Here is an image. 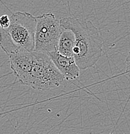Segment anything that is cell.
<instances>
[{"instance_id": "cell-5", "label": "cell", "mask_w": 130, "mask_h": 134, "mask_svg": "<svg viewBox=\"0 0 130 134\" xmlns=\"http://www.w3.org/2000/svg\"><path fill=\"white\" fill-rule=\"evenodd\" d=\"M55 66L66 80H75L80 76V68L73 57L61 55L58 51L48 54Z\"/></svg>"}, {"instance_id": "cell-7", "label": "cell", "mask_w": 130, "mask_h": 134, "mask_svg": "<svg viewBox=\"0 0 130 134\" xmlns=\"http://www.w3.org/2000/svg\"><path fill=\"white\" fill-rule=\"evenodd\" d=\"M11 24V18L7 14L2 15L0 16V28L6 29L9 27Z\"/></svg>"}, {"instance_id": "cell-6", "label": "cell", "mask_w": 130, "mask_h": 134, "mask_svg": "<svg viewBox=\"0 0 130 134\" xmlns=\"http://www.w3.org/2000/svg\"><path fill=\"white\" fill-rule=\"evenodd\" d=\"M75 45V35L71 30L63 29L58 43V52L67 57H73Z\"/></svg>"}, {"instance_id": "cell-1", "label": "cell", "mask_w": 130, "mask_h": 134, "mask_svg": "<svg viewBox=\"0 0 130 134\" xmlns=\"http://www.w3.org/2000/svg\"><path fill=\"white\" fill-rule=\"evenodd\" d=\"M9 58L11 70L22 85L34 90H49L60 87L66 80L47 54L20 52Z\"/></svg>"}, {"instance_id": "cell-2", "label": "cell", "mask_w": 130, "mask_h": 134, "mask_svg": "<svg viewBox=\"0 0 130 134\" xmlns=\"http://www.w3.org/2000/svg\"><path fill=\"white\" fill-rule=\"evenodd\" d=\"M62 29L71 30L75 35L73 58L80 70L91 68L103 52V40L99 30L91 21L74 17L60 19Z\"/></svg>"}, {"instance_id": "cell-3", "label": "cell", "mask_w": 130, "mask_h": 134, "mask_svg": "<svg viewBox=\"0 0 130 134\" xmlns=\"http://www.w3.org/2000/svg\"><path fill=\"white\" fill-rule=\"evenodd\" d=\"M11 24L0 28V47L8 55L20 52L34 51L36 18L27 12L12 14Z\"/></svg>"}, {"instance_id": "cell-8", "label": "cell", "mask_w": 130, "mask_h": 134, "mask_svg": "<svg viewBox=\"0 0 130 134\" xmlns=\"http://www.w3.org/2000/svg\"><path fill=\"white\" fill-rule=\"evenodd\" d=\"M126 74L130 77V52L126 60Z\"/></svg>"}, {"instance_id": "cell-4", "label": "cell", "mask_w": 130, "mask_h": 134, "mask_svg": "<svg viewBox=\"0 0 130 134\" xmlns=\"http://www.w3.org/2000/svg\"><path fill=\"white\" fill-rule=\"evenodd\" d=\"M34 51L49 54L58 51L63 29L60 21L53 13L36 16Z\"/></svg>"}]
</instances>
